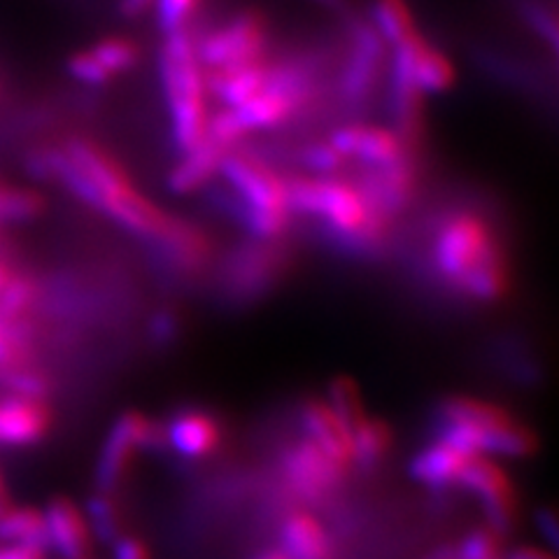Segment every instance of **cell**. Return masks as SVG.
<instances>
[{
	"label": "cell",
	"instance_id": "1",
	"mask_svg": "<svg viewBox=\"0 0 559 559\" xmlns=\"http://www.w3.org/2000/svg\"><path fill=\"white\" fill-rule=\"evenodd\" d=\"M38 166L133 236L159 242L175 219L145 197L127 168L94 140L70 138L63 147L40 154Z\"/></svg>",
	"mask_w": 559,
	"mask_h": 559
},
{
	"label": "cell",
	"instance_id": "2",
	"mask_svg": "<svg viewBox=\"0 0 559 559\" xmlns=\"http://www.w3.org/2000/svg\"><path fill=\"white\" fill-rule=\"evenodd\" d=\"M433 264L445 283L480 304L499 301L509 287L501 242L476 213H452L436 231Z\"/></svg>",
	"mask_w": 559,
	"mask_h": 559
},
{
	"label": "cell",
	"instance_id": "3",
	"mask_svg": "<svg viewBox=\"0 0 559 559\" xmlns=\"http://www.w3.org/2000/svg\"><path fill=\"white\" fill-rule=\"evenodd\" d=\"M439 436L474 457L524 460L538 448L532 429L506 408L474 396H450L439 411Z\"/></svg>",
	"mask_w": 559,
	"mask_h": 559
},
{
	"label": "cell",
	"instance_id": "4",
	"mask_svg": "<svg viewBox=\"0 0 559 559\" xmlns=\"http://www.w3.org/2000/svg\"><path fill=\"white\" fill-rule=\"evenodd\" d=\"M159 75L170 112L173 143L182 154L207 140L205 68L197 57L194 35L187 28L168 33L159 51Z\"/></svg>",
	"mask_w": 559,
	"mask_h": 559
},
{
	"label": "cell",
	"instance_id": "5",
	"mask_svg": "<svg viewBox=\"0 0 559 559\" xmlns=\"http://www.w3.org/2000/svg\"><path fill=\"white\" fill-rule=\"evenodd\" d=\"M292 213L322 219L331 231L347 242L373 245L382 238L384 213L378 210L364 189L336 178H292L287 180Z\"/></svg>",
	"mask_w": 559,
	"mask_h": 559
},
{
	"label": "cell",
	"instance_id": "6",
	"mask_svg": "<svg viewBox=\"0 0 559 559\" xmlns=\"http://www.w3.org/2000/svg\"><path fill=\"white\" fill-rule=\"evenodd\" d=\"M219 173L236 191L242 205V219L259 240H277L292 219L287 178L259 156L229 150Z\"/></svg>",
	"mask_w": 559,
	"mask_h": 559
},
{
	"label": "cell",
	"instance_id": "7",
	"mask_svg": "<svg viewBox=\"0 0 559 559\" xmlns=\"http://www.w3.org/2000/svg\"><path fill=\"white\" fill-rule=\"evenodd\" d=\"M269 22L257 10H245L234 20L207 31L197 43V57L203 68L219 70L266 57Z\"/></svg>",
	"mask_w": 559,
	"mask_h": 559
},
{
	"label": "cell",
	"instance_id": "8",
	"mask_svg": "<svg viewBox=\"0 0 559 559\" xmlns=\"http://www.w3.org/2000/svg\"><path fill=\"white\" fill-rule=\"evenodd\" d=\"M156 436H159V427L140 411H127L115 419L98 457L96 480L100 495H112L138 454L156 443Z\"/></svg>",
	"mask_w": 559,
	"mask_h": 559
},
{
	"label": "cell",
	"instance_id": "9",
	"mask_svg": "<svg viewBox=\"0 0 559 559\" xmlns=\"http://www.w3.org/2000/svg\"><path fill=\"white\" fill-rule=\"evenodd\" d=\"M460 487L474 495L497 527H509L518 511V492L509 471L499 460L474 457L466 466Z\"/></svg>",
	"mask_w": 559,
	"mask_h": 559
},
{
	"label": "cell",
	"instance_id": "10",
	"mask_svg": "<svg viewBox=\"0 0 559 559\" xmlns=\"http://www.w3.org/2000/svg\"><path fill=\"white\" fill-rule=\"evenodd\" d=\"M55 427L47 399L0 392V448H33Z\"/></svg>",
	"mask_w": 559,
	"mask_h": 559
},
{
	"label": "cell",
	"instance_id": "11",
	"mask_svg": "<svg viewBox=\"0 0 559 559\" xmlns=\"http://www.w3.org/2000/svg\"><path fill=\"white\" fill-rule=\"evenodd\" d=\"M345 471L308 439L292 445L285 454V478L304 499H324L334 492L343 483Z\"/></svg>",
	"mask_w": 559,
	"mask_h": 559
},
{
	"label": "cell",
	"instance_id": "12",
	"mask_svg": "<svg viewBox=\"0 0 559 559\" xmlns=\"http://www.w3.org/2000/svg\"><path fill=\"white\" fill-rule=\"evenodd\" d=\"M384 59V40L371 22L357 20L353 24V51L343 70V96L361 105L369 100L373 84L382 70Z\"/></svg>",
	"mask_w": 559,
	"mask_h": 559
},
{
	"label": "cell",
	"instance_id": "13",
	"mask_svg": "<svg viewBox=\"0 0 559 559\" xmlns=\"http://www.w3.org/2000/svg\"><path fill=\"white\" fill-rule=\"evenodd\" d=\"M45 515L47 530V550L57 552L59 559H90L94 548V527L92 520L78 503L70 499H55Z\"/></svg>",
	"mask_w": 559,
	"mask_h": 559
},
{
	"label": "cell",
	"instance_id": "14",
	"mask_svg": "<svg viewBox=\"0 0 559 559\" xmlns=\"http://www.w3.org/2000/svg\"><path fill=\"white\" fill-rule=\"evenodd\" d=\"M329 143L334 145L345 159L357 156L369 168H382L411 156L406 145L401 143L394 129H382L371 124H347L331 133Z\"/></svg>",
	"mask_w": 559,
	"mask_h": 559
},
{
	"label": "cell",
	"instance_id": "15",
	"mask_svg": "<svg viewBox=\"0 0 559 559\" xmlns=\"http://www.w3.org/2000/svg\"><path fill=\"white\" fill-rule=\"evenodd\" d=\"M392 115L396 135L406 150H417L425 138V92L419 90L404 59L392 57Z\"/></svg>",
	"mask_w": 559,
	"mask_h": 559
},
{
	"label": "cell",
	"instance_id": "16",
	"mask_svg": "<svg viewBox=\"0 0 559 559\" xmlns=\"http://www.w3.org/2000/svg\"><path fill=\"white\" fill-rule=\"evenodd\" d=\"M471 460H474V454L460 450L439 436L433 443L415 454L408 471L411 478L419 485L431 489H448L460 485Z\"/></svg>",
	"mask_w": 559,
	"mask_h": 559
},
{
	"label": "cell",
	"instance_id": "17",
	"mask_svg": "<svg viewBox=\"0 0 559 559\" xmlns=\"http://www.w3.org/2000/svg\"><path fill=\"white\" fill-rule=\"evenodd\" d=\"M394 55L406 61L423 92H448L457 80V70H454L448 55L431 45L423 31H417L406 43L396 45Z\"/></svg>",
	"mask_w": 559,
	"mask_h": 559
},
{
	"label": "cell",
	"instance_id": "18",
	"mask_svg": "<svg viewBox=\"0 0 559 559\" xmlns=\"http://www.w3.org/2000/svg\"><path fill=\"white\" fill-rule=\"evenodd\" d=\"M271 73L273 61L261 57L248 63L210 70V73H205V86L210 94L226 105V108H238V105L250 100L264 90L271 80Z\"/></svg>",
	"mask_w": 559,
	"mask_h": 559
},
{
	"label": "cell",
	"instance_id": "19",
	"mask_svg": "<svg viewBox=\"0 0 559 559\" xmlns=\"http://www.w3.org/2000/svg\"><path fill=\"white\" fill-rule=\"evenodd\" d=\"M166 441L185 460H205L222 445V427L205 411H182L168 423Z\"/></svg>",
	"mask_w": 559,
	"mask_h": 559
},
{
	"label": "cell",
	"instance_id": "20",
	"mask_svg": "<svg viewBox=\"0 0 559 559\" xmlns=\"http://www.w3.org/2000/svg\"><path fill=\"white\" fill-rule=\"evenodd\" d=\"M306 439L329 454L336 464L349 468L353 464V445H349L347 431L334 408L326 399H310L299 413Z\"/></svg>",
	"mask_w": 559,
	"mask_h": 559
},
{
	"label": "cell",
	"instance_id": "21",
	"mask_svg": "<svg viewBox=\"0 0 559 559\" xmlns=\"http://www.w3.org/2000/svg\"><path fill=\"white\" fill-rule=\"evenodd\" d=\"M280 548L289 559H334V540L308 511L289 513L280 527Z\"/></svg>",
	"mask_w": 559,
	"mask_h": 559
},
{
	"label": "cell",
	"instance_id": "22",
	"mask_svg": "<svg viewBox=\"0 0 559 559\" xmlns=\"http://www.w3.org/2000/svg\"><path fill=\"white\" fill-rule=\"evenodd\" d=\"M226 152L229 150H224L222 145L213 143V140H205L201 147L182 154L180 164L168 175L170 191H175V194H191V191L201 189L219 173Z\"/></svg>",
	"mask_w": 559,
	"mask_h": 559
},
{
	"label": "cell",
	"instance_id": "23",
	"mask_svg": "<svg viewBox=\"0 0 559 559\" xmlns=\"http://www.w3.org/2000/svg\"><path fill=\"white\" fill-rule=\"evenodd\" d=\"M371 24L380 33V38L388 40L392 47L406 43L419 31L406 0H376Z\"/></svg>",
	"mask_w": 559,
	"mask_h": 559
},
{
	"label": "cell",
	"instance_id": "24",
	"mask_svg": "<svg viewBox=\"0 0 559 559\" xmlns=\"http://www.w3.org/2000/svg\"><path fill=\"white\" fill-rule=\"evenodd\" d=\"M392 429L382 423V419L369 417L366 423L349 436V445H353V464L371 468L380 464L388 452L392 450Z\"/></svg>",
	"mask_w": 559,
	"mask_h": 559
},
{
	"label": "cell",
	"instance_id": "25",
	"mask_svg": "<svg viewBox=\"0 0 559 559\" xmlns=\"http://www.w3.org/2000/svg\"><path fill=\"white\" fill-rule=\"evenodd\" d=\"M166 252L170 254L173 261H178L182 266H199L207 257V240L205 236L194 229V226L173 219L170 229L166 231V236L159 240Z\"/></svg>",
	"mask_w": 559,
	"mask_h": 559
},
{
	"label": "cell",
	"instance_id": "26",
	"mask_svg": "<svg viewBox=\"0 0 559 559\" xmlns=\"http://www.w3.org/2000/svg\"><path fill=\"white\" fill-rule=\"evenodd\" d=\"M43 210L45 201L38 191L0 180V226L31 222L40 217Z\"/></svg>",
	"mask_w": 559,
	"mask_h": 559
},
{
	"label": "cell",
	"instance_id": "27",
	"mask_svg": "<svg viewBox=\"0 0 559 559\" xmlns=\"http://www.w3.org/2000/svg\"><path fill=\"white\" fill-rule=\"evenodd\" d=\"M96 61L108 70L112 78L127 73L140 61V47L127 38H105L90 47Z\"/></svg>",
	"mask_w": 559,
	"mask_h": 559
},
{
	"label": "cell",
	"instance_id": "28",
	"mask_svg": "<svg viewBox=\"0 0 559 559\" xmlns=\"http://www.w3.org/2000/svg\"><path fill=\"white\" fill-rule=\"evenodd\" d=\"M452 550L454 559H499L501 540L495 530H476Z\"/></svg>",
	"mask_w": 559,
	"mask_h": 559
},
{
	"label": "cell",
	"instance_id": "29",
	"mask_svg": "<svg viewBox=\"0 0 559 559\" xmlns=\"http://www.w3.org/2000/svg\"><path fill=\"white\" fill-rule=\"evenodd\" d=\"M345 156L329 143H312L304 150V164L308 170H312L318 178H331L345 166Z\"/></svg>",
	"mask_w": 559,
	"mask_h": 559
},
{
	"label": "cell",
	"instance_id": "30",
	"mask_svg": "<svg viewBox=\"0 0 559 559\" xmlns=\"http://www.w3.org/2000/svg\"><path fill=\"white\" fill-rule=\"evenodd\" d=\"M199 5L201 0H156V20L166 35L185 31Z\"/></svg>",
	"mask_w": 559,
	"mask_h": 559
},
{
	"label": "cell",
	"instance_id": "31",
	"mask_svg": "<svg viewBox=\"0 0 559 559\" xmlns=\"http://www.w3.org/2000/svg\"><path fill=\"white\" fill-rule=\"evenodd\" d=\"M68 73L73 75L75 80H80L84 84H92V86H100V84L112 80L108 70H105L96 61V57L92 55L90 47L82 49V51H75V55L68 59Z\"/></svg>",
	"mask_w": 559,
	"mask_h": 559
},
{
	"label": "cell",
	"instance_id": "32",
	"mask_svg": "<svg viewBox=\"0 0 559 559\" xmlns=\"http://www.w3.org/2000/svg\"><path fill=\"white\" fill-rule=\"evenodd\" d=\"M112 559H152V550L140 536L117 534L112 538Z\"/></svg>",
	"mask_w": 559,
	"mask_h": 559
},
{
	"label": "cell",
	"instance_id": "33",
	"mask_svg": "<svg viewBox=\"0 0 559 559\" xmlns=\"http://www.w3.org/2000/svg\"><path fill=\"white\" fill-rule=\"evenodd\" d=\"M154 5H156V0H119L121 14L131 16V20H135V16H143Z\"/></svg>",
	"mask_w": 559,
	"mask_h": 559
},
{
	"label": "cell",
	"instance_id": "34",
	"mask_svg": "<svg viewBox=\"0 0 559 559\" xmlns=\"http://www.w3.org/2000/svg\"><path fill=\"white\" fill-rule=\"evenodd\" d=\"M509 559H555V555L550 550H544V548H534V546H522V548H515Z\"/></svg>",
	"mask_w": 559,
	"mask_h": 559
},
{
	"label": "cell",
	"instance_id": "35",
	"mask_svg": "<svg viewBox=\"0 0 559 559\" xmlns=\"http://www.w3.org/2000/svg\"><path fill=\"white\" fill-rule=\"evenodd\" d=\"M254 559H289L285 552H283V548H266L264 552H259Z\"/></svg>",
	"mask_w": 559,
	"mask_h": 559
},
{
	"label": "cell",
	"instance_id": "36",
	"mask_svg": "<svg viewBox=\"0 0 559 559\" xmlns=\"http://www.w3.org/2000/svg\"><path fill=\"white\" fill-rule=\"evenodd\" d=\"M10 497H8V489H5V483H3V476H0V515H3L8 509H10Z\"/></svg>",
	"mask_w": 559,
	"mask_h": 559
},
{
	"label": "cell",
	"instance_id": "37",
	"mask_svg": "<svg viewBox=\"0 0 559 559\" xmlns=\"http://www.w3.org/2000/svg\"><path fill=\"white\" fill-rule=\"evenodd\" d=\"M427 559H454V550L452 548H441V550H436L431 557H427Z\"/></svg>",
	"mask_w": 559,
	"mask_h": 559
},
{
	"label": "cell",
	"instance_id": "38",
	"mask_svg": "<svg viewBox=\"0 0 559 559\" xmlns=\"http://www.w3.org/2000/svg\"><path fill=\"white\" fill-rule=\"evenodd\" d=\"M320 3L331 5V8H343V0H320Z\"/></svg>",
	"mask_w": 559,
	"mask_h": 559
}]
</instances>
